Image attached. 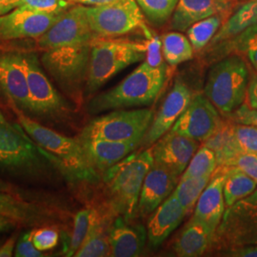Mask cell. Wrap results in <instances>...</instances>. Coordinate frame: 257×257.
Returning a JSON list of instances; mask_svg holds the SVG:
<instances>
[{
  "label": "cell",
  "mask_w": 257,
  "mask_h": 257,
  "mask_svg": "<svg viewBox=\"0 0 257 257\" xmlns=\"http://www.w3.org/2000/svg\"><path fill=\"white\" fill-rule=\"evenodd\" d=\"M60 164L19 124L0 123V173L29 182L52 180Z\"/></svg>",
  "instance_id": "6da1fadb"
},
{
  "label": "cell",
  "mask_w": 257,
  "mask_h": 257,
  "mask_svg": "<svg viewBox=\"0 0 257 257\" xmlns=\"http://www.w3.org/2000/svg\"><path fill=\"white\" fill-rule=\"evenodd\" d=\"M168 68H153L145 61L119 84L89 102L90 114L152 105L164 86Z\"/></svg>",
  "instance_id": "7a4b0ae2"
},
{
  "label": "cell",
  "mask_w": 257,
  "mask_h": 257,
  "mask_svg": "<svg viewBox=\"0 0 257 257\" xmlns=\"http://www.w3.org/2000/svg\"><path fill=\"white\" fill-rule=\"evenodd\" d=\"M15 112L19 125L37 145L53 155L61 166L63 175L88 182H94L99 179V174L89 163L77 138H68L53 128L43 126L19 110H15Z\"/></svg>",
  "instance_id": "3957f363"
},
{
  "label": "cell",
  "mask_w": 257,
  "mask_h": 257,
  "mask_svg": "<svg viewBox=\"0 0 257 257\" xmlns=\"http://www.w3.org/2000/svg\"><path fill=\"white\" fill-rule=\"evenodd\" d=\"M154 164L152 147L131 154L102 174L111 205L126 220L135 216L145 176Z\"/></svg>",
  "instance_id": "277c9868"
},
{
  "label": "cell",
  "mask_w": 257,
  "mask_h": 257,
  "mask_svg": "<svg viewBox=\"0 0 257 257\" xmlns=\"http://www.w3.org/2000/svg\"><path fill=\"white\" fill-rule=\"evenodd\" d=\"M146 57V42L117 38H94L91 54L86 92L88 95L99 90L104 84L128 66L141 62Z\"/></svg>",
  "instance_id": "5b68a950"
},
{
  "label": "cell",
  "mask_w": 257,
  "mask_h": 257,
  "mask_svg": "<svg viewBox=\"0 0 257 257\" xmlns=\"http://www.w3.org/2000/svg\"><path fill=\"white\" fill-rule=\"evenodd\" d=\"M249 79L246 59L237 54L229 55L210 69L204 94L221 113L227 115L245 102Z\"/></svg>",
  "instance_id": "8992f818"
},
{
  "label": "cell",
  "mask_w": 257,
  "mask_h": 257,
  "mask_svg": "<svg viewBox=\"0 0 257 257\" xmlns=\"http://www.w3.org/2000/svg\"><path fill=\"white\" fill-rule=\"evenodd\" d=\"M154 117L155 112L150 109L111 110L91 120L77 138L140 143Z\"/></svg>",
  "instance_id": "52a82bcc"
},
{
  "label": "cell",
  "mask_w": 257,
  "mask_h": 257,
  "mask_svg": "<svg viewBox=\"0 0 257 257\" xmlns=\"http://www.w3.org/2000/svg\"><path fill=\"white\" fill-rule=\"evenodd\" d=\"M23 65L31 101L30 117L54 123L64 120L72 108L48 78L37 54L23 53Z\"/></svg>",
  "instance_id": "ba28073f"
},
{
  "label": "cell",
  "mask_w": 257,
  "mask_h": 257,
  "mask_svg": "<svg viewBox=\"0 0 257 257\" xmlns=\"http://www.w3.org/2000/svg\"><path fill=\"white\" fill-rule=\"evenodd\" d=\"M90 54L91 43L58 47L44 51L41 63L66 94L78 100L87 81Z\"/></svg>",
  "instance_id": "9c48e42d"
},
{
  "label": "cell",
  "mask_w": 257,
  "mask_h": 257,
  "mask_svg": "<svg viewBox=\"0 0 257 257\" xmlns=\"http://www.w3.org/2000/svg\"><path fill=\"white\" fill-rule=\"evenodd\" d=\"M89 24L96 37H121L137 29L152 37L144 21V15L136 0H115L100 6H87Z\"/></svg>",
  "instance_id": "30bf717a"
},
{
  "label": "cell",
  "mask_w": 257,
  "mask_h": 257,
  "mask_svg": "<svg viewBox=\"0 0 257 257\" xmlns=\"http://www.w3.org/2000/svg\"><path fill=\"white\" fill-rule=\"evenodd\" d=\"M248 245H257V204L244 198L226 209L211 248L225 250Z\"/></svg>",
  "instance_id": "8fae6325"
},
{
  "label": "cell",
  "mask_w": 257,
  "mask_h": 257,
  "mask_svg": "<svg viewBox=\"0 0 257 257\" xmlns=\"http://www.w3.org/2000/svg\"><path fill=\"white\" fill-rule=\"evenodd\" d=\"M86 7L74 4L64 12L46 33L37 38L38 48L46 51L58 47L88 44L97 38L89 24Z\"/></svg>",
  "instance_id": "7c38bea8"
},
{
  "label": "cell",
  "mask_w": 257,
  "mask_h": 257,
  "mask_svg": "<svg viewBox=\"0 0 257 257\" xmlns=\"http://www.w3.org/2000/svg\"><path fill=\"white\" fill-rule=\"evenodd\" d=\"M219 112L205 94H195L171 131L204 142L220 128L223 120Z\"/></svg>",
  "instance_id": "4fadbf2b"
},
{
  "label": "cell",
  "mask_w": 257,
  "mask_h": 257,
  "mask_svg": "<svg viewBox=\"0 0 257 257\" xmlns=\"http://www.w3.org/2000/svg\"><path fill=\"white\" fill-rule=\"evenodd\" d=\"M0 96L13 110L30 116L31 101L23 53L0 51Z\"/></svg>",
  "instance_id": "5bb4252c"
},
{
  "label": "cell",
  "mask_w": 257,
  "mask_h": 257,
  "mask_svg": "<svg viewBox=\"0 0 257 257\" xmlns=\"http://www.w3.org/2000/svg\"><path fill=\"white\" fill-rule=\"evenodd\" d=\"M61 15L41 13L22 6L12 10L0 17V41L38 38Z\"/></svg>",
  "instance_id": "9a60e30c"
},
{
  "label": "cell",
  "mask_w": 257,
  "mask_h": 257,
  "mask_svg": "<svg viewBox=\"0 0 257 257\" xmlns=\"http://www.w3.org/2000/svg\"><path fill=\"white\" fill-rule=\"evenodd\" d=\"M193 98L190 88L181 80H176L172 90L167 94L158 112L143 138L142 145L152 147L156 141L162 138L175 125L184 110Z\"/></svg>",
  "instance_id": "2e32d148"
},
{
  "label": "cell",
  "mask_w": 257,
  "mask_h": 257,
  "mask_svg": "<svg viewBox=\"0 0 257 257\" xmlns=\"http://www.w3.org/2000/svg\"><path fill=\"white\" fill-rule=\"evenodd\" d=\"M198 147V141L170 130L152 147L154 162L180 177Z\"/></svg>",
  "instance_id": "e0dca14e"
},
{
  "label": "cell",
  "mask_w": 257,
  "mask_h": 257,
  "mask_svg": "<svg viewBox=\"0 0 257 257\" xmlns=\"http://www.w3.org/2000/svg\"><path fill=\"white\" fill-rule=\"evenodd\" d=\"M229 170L230 167L228 166L216 168L194 207L192 218L201 223L213 234L226 211L223 187Z\"/></svg>",
  "instance_id": "ac0fdd59"
},
{
  "label": "cell",
  "mask_w": 257,
  "mask_h": 257,
  "mask_svg": "<svg viewBox=\"0 0 257 257\" xmlns=\"http://www.w3.org/2000/svg\"><path fill=\"white\" fill-rule=\"evenodd\" d=\"M178 178L163 166L154 162L145 176L135 215L138 217L151 215L175 191Z\"/></svg>",
  "instance_id": "d6986e66"
},
{
  "label": "cell",
  "mask_w": 257,
  "mask_h": 257,
  "mask_svg": "<svg viewBox=\"0 0 257 257\" xmlns=\"http://www.w3.org/2000/svg\"><path fill=\"white\" fill-rule=\"evenodd\" d=\"M0 215L25 227H44L55 224V211L37 203L28 202L12 193L0 191Z\"/></svg>",
  "instance_id": "ffe728a7"
},
{
  "label": "cell",
  "mask_w": 257,
  "mask_h": 257,
  "mask_svg": "<svg viewBox=\"0 0 257 257\" xmlns=\"http://www.w3.org/2000/svg\"><path fill=\"white\" fill-rule=\"evenodd\" d=\"M238 6L237 0H178L172 16V28L186 32L200 20L224 12H233Z\"/></svg>",
  "instance_id": "44dd1931"
},
{
  "label": "cell",
  "mask_w": 257,
  "mask_h": 257,
  "mask_svg": "<svg viewBox=\"0 0 257 257\" xmlns=\"http://www.w3.org/2000/svg\"><path fill=\"white\" fill-rule=\"evenodd\" d=\"M187 212L172 193L151 214L147 225V239L152 249L160 247L168 236L180 225Z\"/></svg>",
  "instance_id": "7402d4cb"
},
{
  "label": "cell",
  "mask_w": 257,
  "mask_h": 257,
  "mask_svg": "<svg viewBox=\"0 0 257 257\" xmlns=\"http://www.w3.org/2000/svg\"><path fill=\"white\" fill-rule=\"evenodd\" d=\"M78 139V138H77ZM92 168L103 174L131 155L139 143L120 142L105 139H78Z\"/></svg>",
  "instance_id": "603a6c76"
},
{
  "label": "cell",
  "mask_w": 257,
  "mask_h": 257,
  "mask_svg": "<svg viewBox=\"0 0 257 257\" xmlns=\"http://www.w3.org/2000/svg\"><path fill=\"white\" fill-rule=\"evenodd\" d=\"M124 217H119L110 226L108 237L110 256H139L145 248L147 230L142 225H131Z\"/></svg>",
  "instance_id": "cb8c5ba5"
},
{
  "label": "cell",
  "mask_w": 257,
  "mask_h": 257,
  "mask_svg": "<svg viewBox=\"0 0 257 257\" xmlns=\"http://www.w3.org/2000/svg\"><path fill=\"white\" fill-rule=\"evenodd\" d=\"M213 233L201 223L191 218L175 240L174 250L177 256H201L211 248Z\"/></svg>",
  "instance_id": "d4e9b609"
},
{
  "label": "cell",
  "mask_w": 257,
  "mask_h": 257,
  "mask_svg": "<svg viewBox=\"0 0 257 257\" xmlns=\"http://www.w3.org/2000/svg\"><path fill=\"white\" fill-rule=\"evenodd\" d=\"M257 23V0H248L239 6L212 37L210 46L234 38L247 28Z\"/></svg>",
  "instance_id": "484cf974"
},
{
  "label": "cell",
  "mask_w": 257,
  "mask_h": 257,
  "mask_svg": "<svg viewBox=\"0 0 257 257\" xmlns=\"http://www.w3.org/2000/svg\"><path fill=\"white\" fill-rule=\"evenodd\" d=\"M233 12H224L193 24L186 33L192 43L194 52H199L207 46L218 32L221 26L230 18Z\"/></svg>",
  "instance_id": "4316f807"
},
{
  "label": "cell",
  "mask_w": 257,
  "mask_h": 257,
  "mask_svg": "<svg viewBox=\"0 0 257 257\" xmlns=\"http://www.w3.org/2000/svg\"><path fill=\"white\" fill-rule=\"evenodd\" d=\"M257 188V182L235 167H230L225 180L223 193L226 209L248 197Z\"/></svg>",
  "instance_id": "83f0119b"
},
{
  "label": "cell",
  "mask_w": 257,
  "mask_h": 257,
  "mask_svg": "<svg viewBox=\"0 0 257 257\" xmlns=\"http://www.w3.org/2000/svg\"><path fill=\"white\" fill-rule=\"evenodd\" d=\"M161 43L166 63L171 67H175L193 58L194 50L191 41L179 32H171L163 35Z\"/></svg>",
  "instance_id": "f1b7e54d"
},
{
  "label": "cell",
  "mask_w": 257,
  "mask_h": 257,
  "mask_svg": "<svg viewBox=\"0 0 257 257\" xmlns=\"http://www.w3.org/2000/svg\"><path fill=\"white\" fill-rule=\"evenodd\" d=\"M74 256H110V246L108 233L106 234L104 232L97 214L92 221L88 235L86 236L80 248L74 253Z\"/></svg>",
  "instance_id": "f546056e"
},
{
  "label": "cell",
  "mask_w": 257,
  "mask_h": 257,
  "mask_svg": "<svg viewBox=\"0 0 257 257\" xmlns=\"http://www.w3.org/2000/svg\"><path fill=\"white\" fill-rule=\"evenodd\" d=\"M211 176L191 177L180 179L173 193L188 213L193 211L204 189L209 183Z\"/></svg>",
  "instance_id": "4dcf8cb0"
},
{
  "label": "cell",
  "mask_w": 257,
  "mask_h": 257,
  "mask_svg": "<svg viewBox=\"0 0 257 257\" xmlns=\"http://www.w3.org/2000/svg\"><path fill=\"white\" fill-rule=\"evenodd\" d=\"M227 43L230 51L243 56L257 73V23L247 28Z\"/></svg>",
  "instance_id": "1f68e13d"
},
{
  "label": "cell",
  "mask_w": 257,
  "mask_h": 257,
  "mask_svg": "<svg viewBox=\"0 0 257 257\" xmlns=\"http://www.w3.org/2000/svg\"><path fill=\"white\" fill-rule=\"evenodd\" d=\"M217 167L218 164L215 153L211 148L203 145L193 155V158L184 171L180 179L211 176Z\"/></svg>",
  "instance_id": "d6a6232c"
},
{
  "label": "cell",
  "mask_w": 257,
  "mask_h": 257,
  "mask_svg": "<svg viewBox=\"0 0 257 257\" xmlns=\"http://www.w3.org/2000/svg\"><path fill=\"white\" fill-rule=\"evenodd\" d=\"M97 213L92 209H84L77 211L74 216V228L68 246H66L64 253L66 256H74L76 250L82 245L91 228L92 221Z\"/></svg>",
  "instance_id": "836d02e7"
},
{
  "label": "cell",
  "mask_w": 257,
  "mask_h": 257,
  "mask_svg": "<svg viewBox=\"0 0 257 257\" xmlns=\"http://www.w3.org/2000/svg\"><path fill=\"white\" fill-rule=\"evenodd\" d=\"M144 17L153 24L160 26L172 18L178 0H136Z\"/></svg>",
  "instance_id": "e575fe53"
},
{
  "label": "cell",
  "mask_w": 257,
  "mask_h": 257,
  "mask_svg": "<svg viewBox=\"0 0 257 257\" xmlns=\"http://www.w3.org/2000/svg\"><path fill=\"white\" fill-rule=\"evenodd\" d=\"M230 139L232 146L238 154L257 155V127L255 126L230 121Z\"/></svg>",
  "instance_id": "d590c367"
},
{
  "label": "cell",
  "mask_w": 257,
  "mask_h": 257,
  "mask_svg": "<svg viewBox=\"0 0 257 257\" xmlns=\"http://www.w3.org/2000/svg\"><path fill=\"white\" fill-rule=\"evenodd\" d=\"M73 5L74 3L68 0H19V7L52 15H61Z\"/></svg>",
  "instance_id": "8d00e7d4"
},
{
  "label": "cell",
  "mask_w": 257,
  "mask_h": 257,
  "mask_svg": "<svg viewBox=\"0 0 257 257\" xmlns=\"http://www.w3.org/2000/svg\"><path fill=\"white\" fill-rule=\"evenodd\" d=\"M32 240L35 247L40 251H46L55 248L59 241V231L53 228L44 226L32 230Z\"/></svg>",
  "instance_id": "74e56055"
},
{
  "label": "cell",
  "mask_w": 257,
  "mask_h": 257,
  "mask_svg": "<svg viewBox=\"0 0 257 257\" xmlns=\"http://www.w3.org/2000/svg\"><path fill=\"white\" fill-rule=\"evenodd\" d=\"M144 61L153 68H168V64L164 61V56L162 54L161 38L156 35L149 37L146 41V57Z\"/></svg>",
  "instance_id": "f35d334b"
},
{
  "label": "cell",
  "mask_w": 257,
  "mask_h": 257,
  "mask_svg": "<svg viewBox=\"0 0 257 257\" xmlns=\"http://www.w3.org/2000/svg\"><path fill=\"white\" fill-rule=\"evenodd\" d=\"M229 167H235L257 182V155L240 154L232 159Z\"/></svg>",
  "instance_id": "ab89813d"
},
{
  "label": "cell",
  "mask_w": 257,
  "mask_h": 257,
  "mask_svg": "<svg viewBox=\"0 0 257 257\" xmlns=\"http://www.w3.org/2000/svg\"><path fill=\"white\" fill-rule=\"evenodd\" d=\"M15 256L17 257H43V251L37 249L32 240V231H27L21 235L17 244Z\"/></svg>",
  "instance_id": "60d3db41"
},
{
  "label": "cell",
  "mask_w": 257,
  "mask_h": 257,
  "mask_svg": "<svg viewBox=\"0 0 257 257\" xmlns=\"http://www.w3.org/2000/svg\"><path fill=\"white\" fill-rule=\"evenodd\" d=\"M225 116L234 123L247 124L257 127V110L249 108L246 103H243L238 109Z\"/></svg>",
  "instance_id": "b9f144b4"
},
{
  "label": "cell",
  "mask_w": 257,
  "mask_h": 257,
  "mask_svg": "<svg viewBox=\"0 0 257 257\" xmlns=\"http://www.w3.org/2000/svg\"><path fill=\"white\" fill-rule=\"evenodd\" d=\"M222 255L231 257H257V245L228 248L222 251Z\"/></svg>",
  "instance_id": "7bdbcfd3"
},
{
  "label": "cell",
  "mask_w": 257,
  "mask_h": 257,
  "mask_svg": "<svg viewBox=\"0 0 257 257\" xmlns=\"http://www.w3.org/2000/svg\"><path fill=\"white\" fill-rule=\"evenodd\" d=\"M249 108L257 110V73L250 77L245 102Z\"/></svg>",
  "instance_id": "ee69618b"
},
{
  "label": "cell",
  "mask_w": 257,
  "mask_h": 257,
  "mask_svg": "<svg viewBox=\"0 0 257 257\" xmlns=\"http://www.w3.org/2000/svg\"><path fill=\"white\" fill-rule=\"evenodd\" d=\"M17 243V235L14 234L0 245V257H11L14 255Z\"/></svg>",
  "instance_id": "f6af8a7d"
},
{
  "label": "cell",
  "mask_w": 257,
  "mask_h": 257,
  "mask_svg": "<svg viewBox=\"0 0 257 257\" xmlns=\"http://www.w3.org/2000/svg\"><path fill=\"white\" fill-rule=\"evenodd\" d=\"M74 4H81L85 6H100L105 5L110 2H113L115 0H68Z\"/></svg>",
  "instance_id": "bcb514c9"
},
{
  "label": "cell",
  "mask_w": 257,
  "mask_h": 257,
  "mask_svg": "<svg viewBox=\"0 0 257 257\" xmlns=\"http://www.w3.org/2000/svg\"><path fill=\"white\" fill-rule=\"evenodd\" d=\"M16 225L17 223H15L14 221L0 215V233L8 232L9 230H14L16 228Z\"/></svg>",
  "instance_id": "7dc6e473"
},
{
  "label": "cell",
  "mask_w": 257,
  "mask_h": 257,
  "mask_svg": "<svg viewBox=\"0 0 257 257\" xmlns=\"http://www.w3.org/2000/svg\"><path fill=\"white\" fill-rule=\"evenodd\" d=\"M16 9L15 6L10 5V4H4V3H0V17L9 13L10 11Z\"/></svg>",
  "instance_id": "c3c4849f"
},
{
  "label": "cell",
  "mask_w": 257,
  "mask_h": 257,
  "mask_svg": "<svg viewBox=\"0 0 257 257\" xmlns=\"http://www.w3.org/2000/svg\"><path fill=\"white\" fill-rule=\"evenodd\" d=\"M0 191L1 192H6V193H11L13 191V187L10 184L5 182L3 179L0 178Z\"/></svg>",
  "instance_id": "681fc988"
},
{
  "label": "cell",
  "mask_w": 257,
  "mask_h": 257,
  "mask_svg": "<svg viewBox=\"0 0 257 257\" xmlns=\"http://www.w3.org/2000/svg\"><path fill=\"white\" fill-rule=\"evenodd\" d=\"M246 199L249 202L255 203L257 204V188L253 191V193L249 194L248 197H246Z\"/></svg>",
  "instance_id": "f907efd6"
},
{
  "label": "cell",
  "mask_w": 257,
  "mask_h": 257,
  "mask_svg": "<svg viewBox=\"0 0 257 257\" xmlns=\"http://www.w3.org/2000/svg\"><path fill=\"white\" fill-rule=\"evenodd\" d=\"M0 3H4V4H10L15 6L16 8L19 7V0H0Z\"/></svg>",
  "instance_id": "816d5d0a"
},
{
  "label": "cell",
  "mask_w": 257,
  "mask_h": 257,
  "mask_svg": "<svg viewBox=\"0 0 257 257\" xmlns=\"http://www.w3.org/2000/svg\"><path fill=\"white\" fill-rule=\"evenodd\" d=\"M0 123H1V124H4V125H10V124H12V123H10L8 120L5 118V116H4V114L1 112V110H0Z\"/></svg>",
  "instance_id": "f5cc1de1"
},
{
  "label": "cell",
  "mask_w": 257,
  "mask_h": 257,
  "mask_svg": "<svg viewBox=\"0 0 257 257\" xmlns=\"http://www.w3.org/2000/svg\"><path fill=\"white\" fill-rule=\"evenodd\" d=\"M237 1H239V2H242V1H245V2H246V1H248V0H237Z\"/></svg>",
  "instance_id": "db71d44e"
},
{
  "label": "cell",
  "mask_w": 257,
  "mask_h": 257,
  "mask_svg": "<svg viewBox=\"0 0 257 257\" xmlns=\"http://www.w3.org/2000/svg\"><path fill=\"white\" fill-rule=\"evenodd\" d=\"M1 244H2V242H1V241H0V245H1Z\"/></svg>",
  "instance_id": "11a10c76"
}]
</instances>
